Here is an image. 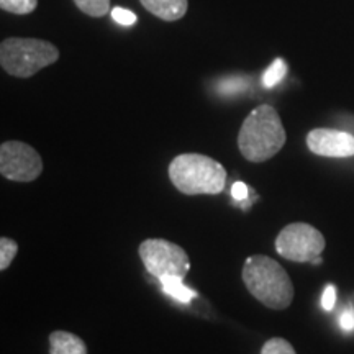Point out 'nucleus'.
<instances>
[{"label": "nucleus", "instance_id": "1", "mask_svg": "<svg viewBox=\"0 0 354 354\" xmlns=\"http://www.w3.org/2000/svg\"><path fill=\"white\" fill-rule=\"evenodd\" d=\"M286 130L277 110L259 105L243 122L238 135V148L251 162H264L281 151L286 145Z\"/></svg>", "mask_w": 354, "mask_h": 354}, {"label": "nucleus", "instance_id": "2", "mask_svg": "<svg viewBox=\"0 0 354 354\" xmlns=\"http://www.w3.org/2000/svg\"><path fill=\"white\" fill-rule=\"evenodd\" d=\"M243 282L251 295L268 308L284 310L294 300L289 274L269 256H250L243 266Z\"/></svg>", "mask_w": 354, "mask_h": 354}, {"label": "nucleus", "instance_id": "3", "mask_svg": "<svg viewBox=\"0 0 354 354\" xmlns=\"http://www.w3.org/2000/svg\"><path fill=\"white\" fill-rule=\"evenodd\" d=\"M169 179L185 196H216L227 184V171L218 161L205 154H179L169 165Z\"/></svg>", "mask_w": 354, "mask_h": 354}, {"label": "nucleus", "instance_id": "4", "mask_svg": "<svg viewBox=\"0 0 354 354\" xmlns=\"http://www.w3.org/2000/svg\"><path fill=\"white\" fill-rule=\"evenodd\" d=\"M59 59L53 43L37 38H7L0 43V66L10 76L32 77Z\"/></svg>", "mask_w": 354, "mask_h": 354}, {"label": "nucleus", "instance_id": "5", "mask_svg": "<svg viewBox=\"0 0 354 354\" xmlns=\"http://www.w3.org/2000/svg\"><path fill=\"white\" fill-rule=\"evenodd\" d=\"M138 253L146 271L158 281L165 277L184 279L190 269V259L184 248L161 238L145 240L138 248Z\"/></svg>", "mask_w": 354, "mask_h": 354}, {"label": "nucleus", "instance_id": "6", "mask_svg": "<svg viewBox=\"0 0 354 354\" xmlns=\"http://www.w3.org/2000/svg\"><path fill=\"white\" fill-rule=\"evenodd\" d=\"M325 250V238L308 223H290L276 238V251L294 263H312Z\"/></svg>", "mask_w": 354, "mask_h": 354}, {"label": "nucleus", "instance_id": "7", "mask_svg": "<svg viewBox=\"0 0 354 354\" xmlns=\"http://www.w3.org/2000/svg\"><path fill=\"white\" fill-rule=\"evenodd\" d=\"M43 172V159L37 149L21 141L0 145V174L15 183H32Z\"/></svg>", "mask_w": 354, "mask_h": 354}, {"label": "nucleus", "instance_id": "8", "mask_svg": "<svg viewBox=\"0 0 354 354\" xmlns=\"http://www.w3.org/2000/svg\"><path fill=\"white\" fill-rule=\"evenodd\" d=\"M307 146L313 154L325 158L354 156V136L348 131L317 128L307 135Z\"/></svg>", "mask_w": 354, "mask_h": 354}, {"label": "nucleus", "instance_id": "9", "mask_svg": "<svg viewBox=\"0 0 354 354\" xmlns=\"http://www.w3.org/2000/svg\"><path fill=\"white\" fill-rule=\"evenodd\" d=\"M143 7L158 19L176 21L183 19L187 12V0H140Z\"/></svg>", "mask_w": 354, "mask_h": 354}, {"label": "nucleus", "instance_id": "10", "mask_svg": "<svg viewBox=\"0 0 354 354\" xmlns=\"http://www.w3.org/2000/svg\"><path fill=\"white\" fill-rule=\"evenodd\" d=\"M50 354H87V346L77 335L57 330L50 335Z\"/></svg>", "mask_w": 354, "mask_h": 354}, {"label": "nucleus", "instance_id": "11", "mask_svg": "<svg viewBox=\"0 0 354 354\" xmlns=\"http://www.w3.org/2000/svg\"><path fill=\"white\" fill-rule=\"evenodd\" d=\"M161 286L165 294L169 295L177 302H183V304H190L194 299L197 297V292L194 289H190L183 282V279L179 277H165L161 279Z\"/></svg>", "mask_w": 354, "mask_h": 354}, {"label": "nucleus", "instance_id": "12", "mask_svg": "<svg viewBox=\"0 0 354 354\" xmlns=\"http://www.w3.org/2000/svg\"><path fill=\"white\" fill-rule=\"evenodd\" d=\"M286 74H287L286 61L282 59V57H277V59H274L272 64L264 71L263 77H261V82H263V86L266 88H272L286 77Z\"/></svg>", "mask_w": 354, "mask_h": 354}, {"label": "nucleus", "instance_id": "13", "mask_svg": "<svg viewBox=\"0 0 354 354\" xmlns=\"http://www.w3.org/2000/svg\"><path fill=\"white\" fill-rule=\"evenodd\" d=\"M250 87V79L243 77V76H232V77H225L216 84V91L221 95H238L243 94L246 88Z\"/></svg>", "mask_w": 354, "mask_h": 354}, {"label": "nucleus", "instance_id": "14", "mask_svg": "<svg viewBox=\"0 0 354 354\" xmlns=\"http://www.w3.org/2000/svg\"><path fill=\"white\" fill-rule=\"evenodd\" d=\"M74 3L88 17H104L110 13V0H74Z\"/></svg>", "mask_w": 354, "mask_h": 354}, {"label": "nucleus", "instance_id": "15", "mask_svg": "<svg viewBox=\"0 0 354 354\" xmlns=\"http://www.w3.org/2000/svg\"><path fill=\"white\" fill-rule=\"evenodd\" d=\"M38 7V0H0V8L15 15H28Z\"/></svg>", "mask_w": 354, "mask_h": 354}, {"label": "nucleus", "instance_id": "16", "mask_svg": "<svg viewBox=\"0 0 354 354\" xmlns=\"http://www.w3.org/2000/svg\"><path fill=\"white\" fill-rule=\"evenodd\" d=\"M19 253V245L12 238H0V271H6Z\"/></svg>", "mask_w": 354, "mask_h": 354}, {"label": "nucleus", "instance_id": "17", "mask_svg": "<svg viewBox=\"0 0 354 354\" xmlns=\"http://www.w3.org/2000/svg\"><path fill=\"white\" fill-rule=\"evenodd\" d=\"M261 354H297L292 344L284 338H271L264 343Z\"/></svg>", "mask_w": 354, "mask_h": 354}, {"label": "nucleus", "instance_id": "18", "mask_svg": "<svg viewBox=\"0 0 354 354\" xmlns=\"http://www.w3.org/2000/svg\"><path fill=\"white\" fill-rule=\"evenodd\" d=\"M110 13H112V19L122 26H131L136 24V20H138L136 19V13L122 7H115L113 10H110Z\"/></svg>", "mask_w": 354, "mask_h": 354}, {"label": "nucleus", "instance_id": "19", "mask_svg": "<svg viewBox=\"0 0 354 354\" xmlns=\"http://www.w3.org/2000/svg\"><path fill=\"white\" fill-rule=\"evenodd\" d=\"M336 304V289L333 284H328L325 287L322 295V308L326 310V312H331L335 308Z\"/></svg>", "mask_w": 354, "mask_h": 354}, {"label": "nucleus", "instance_id": "20", "mask_svg": "<svg viewBox=\"0 0 354 354\" xmlns=\"http://www.w3.org/2000/svg\"><path fill=\"white\" fill-rule=\"evenodd\" d=\"M339 326H342L343 331H354V308L348 307L344 308L342 312V315H339Z\"/></svg>", "mask_w": 354, "mask_h": 354}, {"label": "nucleus", "instance_id": "21", "mask_svg": "<svg viewBox=\"0 0 354 354\" xmlns=\"http://www.w3.org/2000/svg\"><path fill=\"white\" fill-rule=\"evenodd\" d=\"M250 192H251V189L248 187L245 183H240V180H238V183H234L232 187V196L236 202L246 201L248 196H250Z\"/></svg>", "mask_w": 354, "mask_h": 354}, {"label": "nucleus", "instance_id": "22", "mask_svg": "<svg viewBox=\"0 0 354 354\" xmlns=\"http://www.w3.org/2000/svg\"><path fill=\"white\" fill-rule=\"evenodd\" d=\"M312 264H313V266H318V264H322V256H317V258L312 261Z\"/></svg>", "mask_w": 354, "mask_h": 354}]
</instances>
